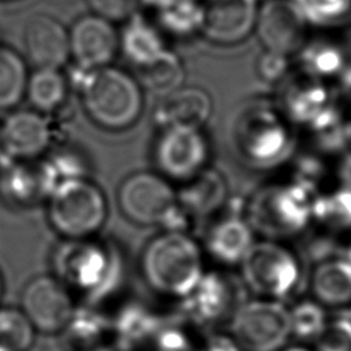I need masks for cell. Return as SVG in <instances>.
Masks as SVG:
<instances>
[{"label": "cell", "mask_w": 351, "mask_h": 351, "mask_svg": "<svg viewBox=\"0 0 351 351\" xmlns=\"http://www.w3.org/2000/svg\"><path fill=\"white\" fill-rule=\"evenodd\" d=\"M208 147L200 129H162L154 158L159 174L167 180L186 181L204 169Z\"/></svg>", "instance_id": "7c38bea8"}, {"label": "cell", "mask_w": 351, "mask_h": 351, "mask_svg": "<svg viewBox=\"0 0 351 351\" xmlns=\"http://www.w3.org/2000/svg\"><path fill=\"white\" fill-rule=\"evenodd\" d=\"M313 218L329 228H351V186L314 197Z\"/></svg>", "instance_id": "1f68e13d"}, {"label": "cell", "mask_w": 351, "mask_h": 351, "mask_svg": "<svg viewBox=\"0 0 351 351\" xmlns=\"http://www.w3.org/2000/svg\"><path fill=\"white\" fill-rule=\"evenodd\" d=\"M37 332L19 307L0 306V351H30Z\"/></svg>", "instance_id": "f546056e"}, {"label": "cell", "mask_w": 351, "mask_h": 351, "mask_svg": "<svg viewBox=\"0 0 351 351\" xmlns=\"http://www.w3.org/2000/svg\"><path fill=\"white\" fill-rule=\"evenodd\" d=\"M229 329L241 351H278L291 336L289 310L276 300H247Z\"/></svg>", "instance_id": "8fae6325"}, {"label": "cell", "mask_w": 351, "mask_h": 351, "mask_svg": "<svg viewBox=\"0 0 351 351\" xmlns=\"http://www.w3.org/2000/svg\"><path fill=\"white\" fill-rule=\"evenodd\" d=\"M254 230L240 217H229L215 223L206 239L208 254L221 263H240L254 244Z\"/></svg>", "instance_id": "44dd1931"}, {"label": "cell", "mask_w": 351, "mask_h": 351, "mask_svg": "<svg viewBox=\"0 0 351 351\" xmlns=\"http://www.w3.org/2000/svg\"><path fill=\"white\" fill-rule=\"evenodd\" d=\"M310 284L322 304H347L351 302V263L346 256L322 259L314 267Z\"/></svg>", "instance_id": "cb8c5ba5"}, {"label": "cell", "mask_w": 351, "mask_h": 351, "mask_svg": "<svg viewBox=\"0 0 351 351\" xmlns=\"http://www.w3.org/2000/svg\"><path fill=\"white\" fill-rule=\"evenodd\" d=\"M247 302V287L241 277L226 273H204L195 289L181 300L182 314L202 328L229 324Z\"/></svg>", "instance_id": "30bf717a"}, {"label": "cell", "mask_w": 351, "mask_h": 351, "mask_svg": "<svg viewBox=\"0 0 351 351\" xmlns=\"http://www.w3.org/2000/svg\"><path fill=\"white\" fill-rule=\"evenodd\" d=\"M346 258H347L348 262L351 263V243H350V245H348V248H347V255H346Z\"/></svg>", "instance_id": "b9f144b4"}, {"label": "cell", "mask_w": 351, "mask_h": 351, "mask_svg": "<svg viewBox=\"0 0 351 351\" xmlns=\"http://www.w3.org/2000/svg\"><path fill=\"white\" fill-rule=\"evenodd\" d=\"M53 273L74 295L100 298L119 281L122 263L118 251L92 237L64 240L53 252Z\"/></svg>", "instance_id": "3957f363"}, {"label": "cell", "mask_w": 351, "mask_h": 351, "mask_svg": "<svg viewBox=\"0 0 351 351\" xmlns=\"http://www.w3.org/2000/svg\"><path fill=\"white\" fill-rule=\"evenodd\" d=\"M317 351H351V317L339 314L326 322L322 333L315 340Z\"/></svg>", "instance_id": "e575fe53"}, {"label": "cell", "mask_w": 351, "mask_h": 351, "mask_svg": "<svg viewBox=\"0 0 351 351\" xmlns=\"http://www.w3.org/2000/svg\"><path fill=\"white\" fill-rule=\"evenodd\" d=\"M62 336L73 351H96L114 341L111 319L80 306Z\"/></svg>", "instance_id": "d4e9b609"}, {"label": "cell", "mask_w": 351, "mask_h": 351, "mask_svg": "<svg viewBox=\"0 0 351 351\" xmlns=\"http://www.w3.org/2000/svg\"><path fill=\"white\" fill-rule=\"evenodd\" d=\"M155 8L160 25L176 34H189L202 27V0H163Z\"/></svg>", "instance_id": "4dcf8cb0"}, {"label": "cell", "mask_w": 351, "mask_h": 351, "mask_svg": "<svg viewBox=\"0 0 351 351\" xmlns=\"http://www.w3.org/2000/svg\"><path fill=\"white\" fill-rule=\"evenodd\" d=\"M118 204L128 219L141 226L182 230L180 225L186 217L169 180L152 171H138L126 177L118 189Z\"/></svg>", "instance_id": "52a82bcc"}, {"label": "cell", "mask_w": 351, "mask_h": 351, "mask_svg": "<svg viewBox=\"0 0 351 351\" xmlns=\"http://www.w3.org/2000/svg\"><path fill=\"white\" fill-rule=\"evenodd\" d=\"M140 85L147 86L151 92L165 96L177 88L182 86L184 67L181 60L169 49H166L158 59L144 67L137 69Z\"/></svg>", "instance_id": "83f0119b"}, {"label": "cell", "mask_w": 351, "mask_h": 351, "mask_svg": "<svg viewBox=\"0 0 351 351\" xmlns=\"http://www.w3.org/2000/svg\"><path fill=\"white\" fill-rule=\"evenodd\" d=\"M348 314H350V317H351V310H350V311H348Z\"/></svg>", "instance_id": "f6af8a7d"}, {"label": "cell", "mask_w": 351, "mask_h": 351, "mask_svg": "<svg viewBox=\"0 0 351 351\" xmlns=\"http://www.w3.org/2000/svg\"><path fill=\"white\" fill-rule=\"evenodd\" d=\"M330 104L328 90L321 80L310 75L307 80L288 84L282 92V110L298 123L311 125Z\"/></svg>", "instance_id": "7402d4cb"}, {"label": "cell", "mask_w": 351, "mask_h": 351, "mask_svg": "<svg viewBox=\"0 0 351 351\" xmlns=\"http://www.w3.org/2000/svg\"><path fill=\"white\" fill-rule=\"evenodd\" d=\"M307 25L292 0H266L259 4L254 30L266 51L289 56L304 47Z\"/></svg>", "instance_id": "4fadbf2b"}, {"label": "cell", "mask_w": 351, "mask_h": 351, "mask_svg": "<svg viewBox=\"0 0 351 351\" xmlns=\"http://www.w3.org/2000/svg\"><path fill=\"white\" fill-rule=\"evenodd\" d=\"M288 56L266 51L259 62V74L265 80H277L287 69Z\"/></svg>", "instance_id": "8d00e7d4"}, {"label": "cell", "mask_w": 351, "mask_h": 351, "mask_svg": "<svg viewBox=\"0 0 351 351\" xmlns=\"http://www.w3.org/2000/svg\"><path fill=\"white\" fill-rule=\"evenodd\" d=\"M307 23L333 25L351 14V0H292Z\"/></svg>", "instance_id": "836d02e7"}, {"label": "cell", "mask_w": 351, "mask_h": 351, "mask_svg": "<svg viewBox=\"0 0 351 351\" xmlns=\"http://www.w3.org/2000/svg\"><path fill=\"white\" fill-rule=\"evenodd\" d=\"M199 351H241V350L237 347V344L232 337L222 336V335H213L211 337H208L204 348Z\"/></svg>", "instance_id": "74e56055"}, {"label": "cell", "mask_w": 351, "mask_h": 351, "mask_svg": "<svg viewBox=\"0 0 351 351\" xmlns=\"http://www.w3.org/2000/svg\"><path fill=\"white\" fill-rule=\"evenodd\" d=\"M3 1H7V0H3Z\"/></svg>", "instance_id": "bcb514c9"}, {"label": "cell", "mask_w": 351, "mask_h": 351, "mask_svg": "<svg viewBox=\"0 0 351 351\" xmlns=\"http://www.w3.org/2000/svg\"><path fill=\"white\" fill-rule=\"evenodd\" d=\"M19 308L37 335L62 336L78 304L71 289L55 274H38L23 284Z\"/></svg>", "instance_id": "9c48e42d"}, {"label": "cell", "mask_w": 351, "mask_h": 351, "mask_svg": "<svg viewBox=\"0 0 351 351\" xmlns=\"http://www.w3.org/2000/svg\"><path fill=\"white\" fill-rule=\"evenodd\" d=\"M233 145L239 156L254 167H270L285 159L292 138L282 117L267 103L244 106L232 129Z\"/></svg>", "instance_id": "8992f818"}, {"label": "cell", "mask_w": 351, "mask_h": 351, "mask_svg": "<svg viewBox=\"0 0 351 351\" xmlns=\"http://www.w3.org/2000/svg\"><path fill=\"white\" fill-rule=\"evenodd\" d=\"M240 265L241 280L247 289L258 295L285 299L293 293L300 281L296 256L273 240L254 241Z\"/></svg>", "instance_id": "ba28073f"}, {"label": "cell", "mask_w": 351, "mask_h": 351, "mask_svg": "<svg viewBox=\"0 0 351 351\" xmlns=\"http://www.w3.org/2000/svg\"><path fill=\"white\" fill-rule=\"evenodd\" d=\"M23 47L36 69H62L70 58L69 30L52 15L34 14L25 23Z\"/></svg>", "instance_id": "e0dca14e"}, {"label": "cell", "mask_w": 351, "mask_h": 351, "mask_svg": "<svg viewBox=\"0 0 351 351\" xmlns=\"http://www.w3.org/2000/svg\"><path fill=\"white\" fill-rule=\"evenodd\" d=\"M96 351H118V350L112 348V347H106V348H100V350H96Z\"/></svg>", "instance_id": "7bdbcfd3"}, {"label": "cell", "mask_w": 351, "mask_h": 351, "mask_svg": "<svg viewBox=\"0 0 351 351\" xmlns=\"http://www.w3.org/2000/svg\"><path fill=\"white\" fill-rule=\"evenodd\" d=\"M80 89L86 115L103 129H128L143 112L144 95L140 82L112 64L84 71Z\"/></svg>", "instance_id": "7a4b0ae2"}, {"label": "cell", "mask_w": 351, "mask_h": 351, "mask_svg": "<svg viewBox=\"0 0 351 351\" xmlns=\"http://www.w3.org/2000/svg\"><path fill=\"white\" fill-rule=\"evenodd\" d=\"M3 291H4V284H3V277L0 274V302H1V298H3Z\"/></svg>", "instance_id": "60d3db41"}, {"label": "cell", "mask_w": 351, "mask_h": 351, "mask_svg": "<svg viewBox=\"0 0 351 351\" xmlns=\"http://www.w3.org/2000/svg\"><path fill=\"white\" fill-rule=\"evenodd\" d=\"M140 273L154 293L181 302L204 274L202 251L182 230H163L145 244Z\"/></svg>", "instance_id": "6da1fadb"}, {"label": "cell", "mask_w": 351, "mask_h": 351, "mask_svg": "<svg viewBox=\"0 0 351 351\" xmlns=\"http://www.w3.org/2000/svg\"><path fill=\"white\" fill-rule=\"evenodd\" d=\"M339 75H340L341 90L351 100V67H348V69L344 67Z\"/></svg>", "instance_id": "f35d334b"}, {"label": "cell", "mask_w": 351, "mask_h": 351, "mask_svg": "<svg viewBox=\"0 0 351 351\" xmlns=\"http://www.w3.org/2000/svg\"><path fill=\"white\" fill-rule=\"evenodd\" d=\"M350 144H351V123H350Z\"/></svg>", "instance_id": "ee69618b"}, {"label": "cell", "mask_w": 351, "mask_h": 351, "mask_svg": "<svg viewBox=\"0 0 351 351\" xmlns=\"http://www.w3.org/2000/svg\"><path fill=\"white\" fill-rule=\"evenodd\" d=\"M47 199L49 225L64 240L93 237L107 219V199L88 177L58 182Z\"/></svg>", "instance_id": "277c9868"}, {"label": "cell", "mask_w": 351, "mask_h": 351, "mask_svg": "<svg viewBox=\"0 0 351 351\" xmlns=\"http://www.w3.org/2000/svg\"><path fill=\"white\" fill-rule=\"evenodd\" d=\"M311 186L299 181L287 185H267L248 202L247 222L267 240L300 233L313 218Z\"/></svg>", "instance_id": "5b68a950"}, {"label": "cell", "mask_w": 351, "mask_h": 351, "mask_svg": "<svg viewBox=\"0 0 351 351\" xmlns=\"http://www.w3.org/2000/svg\"><path fill=\"white\" fill-rule=\"evenodd\" d=\"M213 101L208 93L197 86H180L160 97L154 118L160 129H200L210 118Z\"/></svg>", "instance_id": "d6986e66"}, {"label": "cell", "mask_w": 351, "mask_h": 351, "mask_svg": "<svg viewBox=\"0 0 351 351\" xmlns=\"http://www.w3.org/2000/svg\"><path fill=\"white\" fill-rule=\"evenodd\" d=\"M56 181L47 165L36 160H14L0 174V193L12 204L32 206L48 197Z\"/></svg>", "instance_id": "ac0fdd59"}, {"label": "cell", "mask_w": 351, "mask_h": 351, "mask_svg": "<svg viewBox=\"0 0 351 351\" xmlns=\"http://www.w3.org/2000/svg\"><path fill=\"white\" fill-rule=\"evenodd\" d=\"M70 58L82 71L111 64L119 51V33L112 22L95 14L82 15L69 29Z\"/></svg>", "instance_id": "5bb4252c"}, {"label": "cell", "mask_w": 351, "mask_h": 351, "mask_svg": "<svg viewBox=\"0 0 351 351\" xmlns=\"http://www.w3.org/2000/svg\"><path fill=\"white\" fill-rule=\"evenodd\" d=\"M92 14L112 23L126 22L138 12L141 0H85Z\"/></svg>", "instance_id": "d590c367"}, {"label": "cell", "mask_w": 351, "mask_h": 351, "mask_svg": "<svg viewBox=\"0 0 351 351\" xmlns=\"http://www.w3.org/2000/svg\"><path fill=\"white\" fill-rule=\"evenodd\" d=\"M284 351H310V350H307L304 347H291V348H287Z\"/></svg>", "instance_id": "ab89813d"}, {"label": "cell", "mask_w": 351, "mask_h": 351, "mask_svg": "<svg viewBox=\"0 0 351 351\" xmlns=\"http://www.w3.org/2000/svg\"><path fill=\"white\" fill-rule=\"evenodd\" d=\"M125 23L126 26L119 34V49L137 69L154 62L167 49L160 36V27H155L138 14Z\"/></svg>", "instance_id": "603a6c76"}, {"label": "cell", "mask_w": 351, "mask_h": 351, "mask_svg": "<svg viewBox=\"0 0 351 351\" xmlns=\"http://www.w3.org/2000/svg\"><path fill=\"white\" fill-rule=\"evenodd\" d=\"M53 138V129L47 114L15 110L0 125V148L12 160H36L44 155Z\"/></svg>", "instance_id": "9a60e30c"}, {"label": "cell", "mask_w": 351, "mask_h": 351, "mask_svg": "<svg viewBox=\"0 0 351 351\" xmlns=\"http://www.w3.org/2000/svg\"><path fill=\"white\" fill-rule=\"evenodd\" d=\"M25 96L33 110L48 115L64 103L67 81L60 69H36L29 73Z\"/></svg>", "instance_id": "484cf974"}, {"label": "cell", "mask_w": 351, "mask_h": 351, "mask_svg": "<svg viewBox=\"0 0 351 351\" xmlns=\"http://www.w3.org/2000/svg\"><path fill=\"white\" fill-rule=\"evenodd\" d=\"M27 77L25 59L12 48L0 45V110H10L23 99Z\"/></svg>", "instance_id": "4316f807"}, {"label": "cell", "mask_w": 351, "mask_h": 351, "mask_svg": "<svg viewBox=\"0 0 351 351\" xmlns=\"http://www.w3.org/2000/svg\"><path fill=\"white\" fill-rule=\"evenodd\" d=\"M200 32L221 45L237 44L254 29L259 10L258 0H202Z\"/></svg>", "instance_id": "2e32d148"}, {"label": "cell", "mask_w": 351, "mask_h": 351, "mask_svg": "<svg viewBox=\"0 0 351 351\" xmlns=\"http://www.w3.org/2000/svg\"><path fill=\"white\" fill-rule=\"evenodd\" d=\"M291 335L303 341H314L326 325L325 311L318 303L300 302L289 310Z\"/></svg>", "instance_id": "d6a6232c"}, {"label": "cell", "mask_w": 351, "mask_h": 351, "mask_svg": "<svg viewBox=\"0 0 351 351\" xmlns=\"http://www.w3.org/2000/svg\"><path fill=\"white\" fill-rule=\"evenodd\" d=\"M299 53L304 74L317 80L339 75L346 67L343 51L330 41L306 43Z\"/></svg>", "instance_id": "f1b7e54d"}, {"label": "cell", "mask_w": 351, "mask_h": 351, "mask_svg": "<svg viewBox=\"0 0 351 351\" xmlns=\"http://www.w3.org/2000/svg\"><path fill=\"white\" fill-rule=\"evenodd\" d=\"M228 195L226 181L214 169H203L184 181L177 191V202L185 215L195 218L208 217L221 208Z\"/></svg>", "instance_id": "ffe728a7"}]
</instances>
